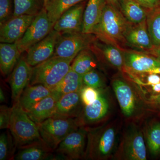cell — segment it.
Returning <instances> with one entry per match:
<instances>
[{
	"label": "cell",
	"mask_w": 160,
	"mask_h": 160,
	"mask_svg": "<svg viewBox=\"0 0 160 160\" xmlns=\"http://www.w3.org/2000/svg\"><path fill=\"white\" fill-rule=\"evenodd\" d=\"M97 39L92 33L83 32L61 34L53 56L73 61L83 49L90 48Z\"/></svg>",
	"instance_id": "obj_7"
},
{
	"label": "cell",
	"mask_w": 160,
	"mask_h": 160,
	"mask_svg": "<svg viewBox=\"0 0 160 160\" xmlns=\"http://www.w3.org/2000/svg\"><path fill=\"white\" fill-rule=\"evenodd\" d=\"M32 67L27 62L26 58L22 56L10 74L9 83L13 104L19 102L24 89L29 85Z\"/></svg>",
	"instance_id": "obj_15"
},
{
	"label": "cell",
	"mask_w": 160,
	"mask_h": 160,
	"mask_svg": "<svg viewBox=\"0 0 160 160\" xmlns=\"http://www.w3.org/2000/svg\"><path fill=\"white\" fill-rule=\"evenodd\" d=\"M152 90L156 94L160 93V82L151 86Z\"/></svg>",
	"instance_id": "obj_43"
},
{
	"label": "cell",
	"mask_w": 160,
	"mask_h": 160,
	"mask_svg": "<svg viewBox=\"0 0 160 160\" xmlns=\"http://www.w3.org/2000/svg\"><path fill=\"white\" fill-rule=\"evenodd\" d=\"M61 97V95L52 92L51 94L40 101L26 112L37 124L42 122L52 116L58 100Z\"/></svg>",
	"instance_id": "obj_21"
},
{
	"label": "cell",
	"mask_w": 160,
	"mask_h": 160,
	"mask_svg": "<svg viewBox=\"0 0 160 160\" xmlns=\"http://www.w3.org/2000/svg\"><path fill=\"white\" fill-rule=\"evenodd\" d=\"M106 1L107 4L120 10V0H106Z\"/></svg>",
	"instance_id": "obj_41"
},
{
	"label": "cell",
	"mask_w": 160,
	"mask_h": 160,
	"mask_svg": "<svg viewBox=\"0 0 160 160\" xmlns=\"http://www.w3.org/2000/svg\"><path fill=\"white\" fill-rule=\"evenodd\" d=\"M96 56L90 48L83 49L73 59L71 69L83 76L87 72L97 68L98 64Z\"/></svg>",
	"instance_id": "obj_26"
},
{
	"label": "cell",
	"mask_w": 160,
	"mask_h": 160,
	"mask_svg": "<svg viewBox=\"0 0 160 160\" xmlns=\"http://www.w3.org/2000/svg\"><path fill=\"white\" fill-rule=\"evenodd\" d=\"M150 99L152 102L157 106L160 110V93L153 95Z\"/></svg>",
	"instance_id": "obj_39"
},
{
	"label": "cell",
	"mask_w": 160,
	"mask_h": 160,
	"mask_svg": "<svg viewBox=\"0 0 160 160\" xmlns=\"http://www.w3.org/2000/svg\"><path fill=\"white\" fill-rule=\"evenodd\" d=\"M149 73H154L160 74V67H158V68H156L154 69H152V70L149 72Z\"/></svg>",
	"instance_id": "obj_44"
},
{
	"label": "cell",
	"mask_w": 160,
	"mask_h": 160,
	"mask_svg": "<svg viewBox=\"0 0 160 160\" xmlns=\"http://www.w3.org/2000/svg\"><path fill=\"white\" fill-rule=\"evenodd\" d=\"M124 54V72L132 76L148 73L152 69L160 67V60L149 53L133 49H125Z\"/></svg>",
	"instance_id": "obj_11"
},
{
	"label": "cell",
	"mask_w": 160,
	"mask_h": 160,
	"mask_svg": "<svg viewBox=\"0 0 160 160\" xmlns=\"http://www.w3.org/2000/svg\"><path fill=\"white\" fill-rule=\"evenodd\" d=\"M83 106L80 91L66 93L61 96L58 100L52 117L77 118Z\"/></svg>",
	"instance_id": "obj_19"
},
{
	"label": "cell",
	"mask_w": 160,
	"mask_h": 160,
	"mask_svg": "<svg viewBox=\"0 0 160 160\" xmlns=\"http://www.w3.org/2000/svg\"><path fill=\"white\" fill-rule=\"evenodd\" d=\"M146 141L150 152L153 155L160 153V122H154L146 131Z\"/></svg>",
	"instance_id": "obj_32"
},
{
	"label": "cell",
	"mask_w": 160,
	"mask_h": 160,
	"mask_svg": "<svg viewBox=\"0 0 160 160\" xmlns=\"http://www.w3.org/2000/svg\"><path fill=\"white\" fill-rule=\"evenodd\" d=\"M72 61L52 56L32 67L29 85L42 84L52 90L70 70Z\"/></svg>",
	"instance_id": "obj_3"
},
{
	"label": "cell",
	"mask_w": 160,
	"mask_h": 160,
	"mask_svg": "<svg viewBox=\"0 0 160 160\" xmlns=\"http://www.w3.org/2000/svg\"><path fill=\"white\" fill-rule=\"evenodd\" d=\"M112 86L123 114L130 118L137 114L141 107V102L133 86L121 78L113 79Z\"/></svg>",
	"instance_id": "obj_10"
},
{
	"label": "cell",
	"mask_w": 160,
	"mask_h": 160,
	"mask_svg": "<svg viewBox=\"0 0 160 160\" xmlns=\"http://www.w3.org/2000/svg\"><path fill=\"white\" fill-rule=\"evenodd\" d=\"M12 107L6 105L0 106V129H9L11 121Z\"/></svg>",
	"instance_id": "obj_36"
},
{
	"label": "cell",
	"mask_w": 160,
	"mask_h": 160,
	"mask_svg": "<svg viewBox=\"0 0 160 160\" xmlns=\"http://www.w3.org/2000/svg\"><path fill=\"white\" fill-rule=\"evenodd\" d=\"M160 2V0H159Z\"/></svg>",
	"instance_id": "obj_46"
},
{
	"label": "cell",
	"mask_w": 160,
	"mask_h": 160,
	"mask_svg": "<svg viewBox=\"0 0 160 160\" xmlns=\"http://www.w3.org/2000/svg\"><path fill=\"white\" fill-rule=\"evenodd\" d=\"M17 148L11 132L8 130L0 136V160L14 159Z\"/></svg>",
	"instance_id": "obj_30"
},
{
	"label": "cell",
	"mask_w": 160,
	"mask_h": 160,
	"mask_svg": "<svg viewBox=\"0 0 160 160\" xmlns=\"http://www.w3.org/2000/svg\"><path fill=\"white\" fill-rule=\"evenodd\" d=\"M43 141L55 151L60 143L80 127L77 118L52 117L37 124Z\"/></svg>",
	"instance_id": "obj_5"
},
{
	"label": "cell",
	"mask_w": 160,
	"mask_h": 160,
	"mask_svg": "<svg viewBox=\"0 0 160 160\" xmlns=\"http://www.w3.org/2000/svg\"><path fill=\"white\" fill-rule=\"evenodd\" d=\"M102 90L100 96L95 102L90 105L83 106L81 114L77 118L80 127L99 122L108 114L109 101Z\"/></svg>",
	"instance_id": "obj_17"
},
{
	"label": "cell",
	"mask_w": 160,
	"mask_h": 160,
	"mask_svg": "<svg viewBox=\"0 0 160 160\" xmlns=\"http://www.w3.org/2000/svg\"><path fill=\"white\" fill-rule=\"evenodd\" d=\"M106 4V0H87L84 11L82 32L92 33L95 26L99 22Z\"/></svg>",
	"instance_id": "obj_23"
},
{
	"label": "cell",
	"mask_w": 160,
	"mask_h": 160,
	"mask_svg": "<svg viewBox=\"0 0 160 160\" xmlns=\"http://www.w3.org/2000/svg\"><path fill=\"white\" fill-rule=\"evenodd\" d=\"M45 8L35 17L22 37L17 42L21 53L27 51L32 46L46 38L53 29Z\"/></svg>",
	"instance_id": "obj_9"
},
{
	"label": "cell",
	"mask_w": 160,
	"mask_h": 160,
	"mask_svg": "<svg viewBox=\"0 0 160 160\" xmlns=\"http://www.w3.org/2000/svg\"><path fill=\"white\" fill-rule=\"evenodd\" d=\"M87 142L84 158L103 160L109 158L114 151L118 130L113 123L96 128H86Z\"/></svg>",
	"instance_id": "obj_2"
},
{
	"label": "cell",
	"mask_w": 160,
	"mask_h": 160,
	"mask_svg": "<svg viewBox=\"0 0 160 160\" xmlns=\"http://www.w3.org/2000/svg\"><path fill=\"white\" fill-rule=\"evenodd\" d=\"M61 34L53 29L46 38L30 47L26 51V58L28 64L34 67L53 56Z\"/></svg>",
	"instance_id": "obj_13"
},
{
	"label": "cell",
	"mask_w": 160,
	"mask_h": 160,
	"mask_svg": "<svg viewBox=\"0 0 160 160\" xmlns=\"http://www.w3.org/2000/svg\"><path fill=\"white\" fill-rule=\"evenodd\" d=\"M47 0H45V4H46V2H47Z\"/></svg>",
	"instance_id": "obj_45"
},
{
	"label": "cell",
	"mask_w": 160,
	"mask_h": 160,
	"mask_svg": "<svg viewBox=\"0 0 160 160\" xmlns=\"http://www.w3.org/2000/svg\"><path fill=\"white\" fill-rule=\"evenodd\" d=\"M96 56H98L106 63L120 71H125L124 50L111 44L96 40L90 47Z\"/></svg>",
	"instance_id": "obj_18"
},
{
	"label": "cell",
	"mask_w": 160,
	"mask_h": 160,
	"mask_svg": "<svg viewBox=\"0 0 160 160\" xmlns=\"http://www.w3.org/2000/svg\"><path fill=\"white\" fill-rule=\"evenodd\" d=\"M83 86L82 76L72 69L52 90L61 96L66 93L81 91Z\"/></svg>",
	"instance_id": "obj_27"
},
{
	"label": "cell",
	"mask_w": 160,
	"mask_h": 160,
	"mask_svg": "<svg viewBox=\"0 0 160 160\" xmlns=\"http://www.w3.org/2000/svg\"><path fill=\"white\" fill-rule=\"evenodd\" d=\"M6 92L2 87L0 88V102L1 103L6 102Z\"/></svg>",
	"instance_id": "obj_42"
},
{
	"label": "cell",
	"mask_w": 160,
	"mask_h": 160,
	"mask_svg": "<svg viewBox=\"0 0 160 160\" xmlns=\"http://www.w3.org/2000/svg\"><path fill=\"white\" fill-rule=\"evenodd\" d=\"M87 2L78 3L65 12L55 23L53 29L61 34L82 32Z\"/></svg>",
	"instance_id": "obj_12"
},
{
	"label": "cell",
	"mask_w": 160,
	"mask_h": 160,
	"mask_svg": "<svg viewBox=\"0 0 160 160\" xmlns=\"http://www.w3.org/2000/svg\"><path fill=\"white\" fill-rule=\"evenodd\" d=\"M13 16L27 15L36 16L45 8V0H13Z\"/></svg>",
	"instance_id": "obj_29"
},
{
	"label": "cell",
	"mask_w": 160,
	"mask_h": 160,
	"mask_svg": "<svg viewBox=\"0 0 160 160\" xmlns=\"http://www.w3.org/2000/svg\"><path fill=\"white\" fill-rule=\"evenodd\" d=\"M52 93L51 89L42 84L29 85L20 97V104L25 111H28L32 106Z\"/></svg>",
	"instance_id": "obj_24"
},
{
	"label": "cell",
	"mask_w": 160,
	"mask_h": 160,
	"mask_svg": "<svg viewBox=\"0 0 160 160\" xmlns=\"http://www.w3.org/2000/svg\"><path fill=\"white\" fill-rule=\"evenodd\" d=\"M130 24L120 10L107 4L92 33L101 42L124 50L127 49L125 36Z\"/></svg>",
	"instance_id": "obj_1"
},
{
	"label": "cell",
	"mask_w": 160,
	"mask_h": 160,
	"mask_svg": "<svg viewBox=\"0 0 160 160\" xmlns=\"http://www.w3.org/2000/svg\"><path fill=\"white\" fill-rule=\"evenodd\" d=\"M9 129L17 148L42 139L37 124L23 109L19 101L12 105Z\"/></svg>",
	"instance_id": "obj_4"
},
{
	"label": "cell",
	"mask_w": 160,
	"mask_h": 160,
	"mask_svg": "<svg viewBox=\"0 0 160 160\" xmlns=\"http://www.w3.org/2000/svg\"><path fill=\"white\" fill-rule=\"evenodd\" d=\"M126 46L137 51L148 52L153 48L147 26V21L130 24L125 36Z\"/></svg>",
	"instance_id": "obj_16"
},
{
	"label": "cell",
	"mask_w": 160,
	"mask_h": 160,
	"mask_svg": "<svg viewBox=\"0 0 160 160\" xmlns=\"http://www.w3.org/2000/svg\"><path fill=\"white\" fill-rule=\"evenodd\" d=\"M14 12L13 0H0V25L12 18Z\"/></svg>",
	"instance_id": "obj_35"
},
{
	"label": "cell",
	"mask_w": 160,
	"mask_h": 160,
	"mask_svg": "<svg viewBox=\"0 0 160 160\" xmlns=\"http://www.w3.org/2000/svg\"><path fill=\"white\" fill-rule=\"evenodd\" d=\"M87 0H47L45 8L52 25L63 13L77 4Z\"/></svg>",
	"instance_id": "obj_28"
},
{
	"label": "cell",
	"mask_w": 160,
	"mask_h": 160,
	"mask_svg": "<svg viewBox=\"0 0 160 160\" xmlns=\"http://www.w3.org/2000/svg\"><path fill=\"white\" fill-rule=\"evenodd\" d=\"M150 11L160 9L159 0H134Z\"/></svg>",
	"instance_id": "obj_37"
},
{
	"label": "cell",
	"mask_w": 160,
	"mask_h": 160,
	"mask_svg": "<svg viewBox=\"0 0 160 160\" xmlns=\"http://www.w3.org/2000/svg\"><path fill=\"white\" fill-rule=\"evenodd\" d=\"M35 16L27 15L13 16L1 24V42L13 43L18 42L22 37Z\"/></svg>",
	"instance_id": "obj_14"
},
{
	"label": "cell",
	"mask_w": 160,
	"mask_h": 160,
	"mask_svg": "<svg viewBox=\"0 0 160 160\" xmlns=\"http://www.w3.org/2000/svg\"><path fill=\"white\" fill-rule=\"evenodd\" d=\"M14 160H52L54 151L42 139L18 148Z\"/></svg>",
	"instance_id": "obj_20"
},
{
	"label": "cell",
	"mask_w": 160,
	"mask_h": 160,
	"mask_svg": "<svg viewBox=\"0 0 160 160\" xmlns=\"http://www.w3.org/2000/svg\"><path fill=\"white\" fill-rule=\"evenodd\" d=\"M120 10L127 21L132 24L147 19L151 12L134 0H120Z\"/></svg>",
	"instance_id": "obj_25"
},
{
	"label": "cell",
	"mask_w": 160,
	"mask_h": 160,
	"mask_svg": "<svg viewBox=\"0 0 160 160\" xmlns=\"http://www.w3.org/2000/svg\"><path fill=\"white\" fill-rule=\"evenodd\" d=\"M87 134V128L83 126L69 133L55 150L52 160H74L84 158Z\"/></svg>",
	"instance_id": "obj_8"
},
{
	"label": "cell",
	"mask_w": 160,
	"mask_h": 160,
	"mask_svg": "<svg viewBox=\"0 0 160 160\" xmlns=\"http://www.w3.org/2000/svg\"><path fill=\"white\" fill-rule=\"evenodd\" d=\"M115 156L120 160H146L147 153L143 133L137 126H130L124 132Z\"/></svg>",
	"instance_id": "obj_6"
},
{
	"label": "cell",
	"mask_w": 160,
	"mask_h": 160,
	"mask_svg": "<svg viewBox=\"0 0 160 160\" xmlns=\"http://www.w3.org/2000/svg\"><path fill=\"white\" fill-rule=\"evenodd\" d=\"M102 90L83 86L80 91V96L83 106H88L95 102L100 96Z\"/></svg>",
	"instance_id": "obj_34"
},
{
	"label": "cell",
	"mask_w": 160,
	"mask_h": 160,
	"mask_svg": "<svg viewBox=\"0 0 160 160\" xmlns=\"http://www.w3.org/2000/svg\"><path fill=\"white\" fill-rule=\"evenodd\" d=\"M22 54L16 43H1L0 44V70L6 77L11 74Z\"/></svg>",
	"instance_id": "obj_22"
},
{
	"label": "cell",
	"mask_w": 160,
	"mask_h": 160,
	"mask_svg": "<svg viewBox=\"0 0 160 160\" xmlns=\"http://www.w3.org/2000/svg\"><path fill=\"white\" fill-rule=\"evenodd\" d=\"M148 31L153 47L160 46V9L150 12L147 18Z\"/></svg>",
	"instance_id": "obj_31"
},
{
	"label": "cell",
	"mask_w": 160,
	"mask_h": 160,
	"mask_svg": "<svg viewBox=\"0 0 160 160\" xmlns=\"http://www.w3.org/2000/svg\"><path fill=\"white\" fill-rule=\"evenodd\" d=\"M146 53H148L153 56L160 61V46L159 47H153V49L152 50L148 52H146Z\"/></svg>",
	"instance_id": "obj_40"
},
{
	"label": "cell",
	"mask_w": 160,
	"mask_h": 160,
	"mask_svg": "<svg viewBox=\"0 0 160 160\" xmlns=\"http://www.w3.org/2000/svg\"><path fill=\"white\" fill-rule=\"evenodd\" d=\"M82 79L83 86H90L100 90L105 88L106 83L104 77L96 69L84 74Z\"/></svg>",
	"instance_id": "obj_33"
},
{
	"label": "cell",
	"mask_w": 160,
	"mask_h": 160,
	"mask_svg": "<svg viewBox=\"0 0 160 160\" xmlns=\"http://www.w3.org/2000/svg\"><path fill=\"white\" fill-rule=\"evenodd\" d=\"M160 82V76L158 74L149 73L146 78V82L144 85L152 86Z\"/></svg>",
	"instance_id": "obj_38"
}]
</instances>
